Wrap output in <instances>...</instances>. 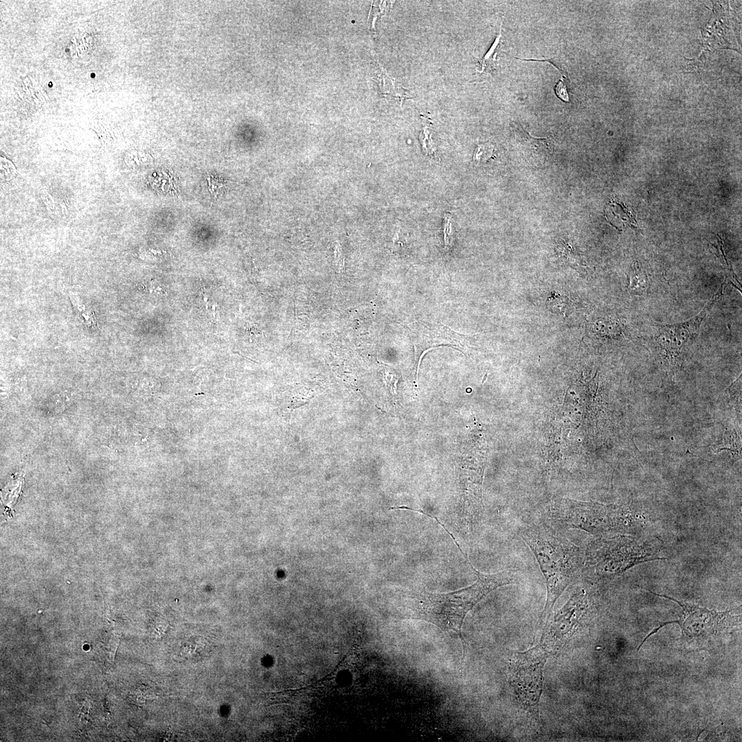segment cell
Returning <instances> with one entry per match:
<instances>
[{"label": "cell", "mask_w": 742, "mask_h": 742, "mask_svg": "<svg viewBox=\"0 0 742 742\" xmlns=\"http://www.w3.org/2000/svg\"><path fill=\"white\" fill-rule=\"evenodd\" d=\"M518 535L535 554L546 580L547 599L541 618L546 625L556 600L581 574L584 552L543 523L524 526Z\"/></svg>", "instance_id": "1"}, {"label": "cell", "mask_w": 742, "mask_h": 742, "mask_svg": "<svg viewBox=\"0 0 742 742\" xmlns=\"http://www.w3.org/2000/svg\"><path fill=\"white\" fill-rule=\"evenodd\" d=\"M460 550H462L460 549ZM468 561L477 581L470 586L448 592H416L409 598V609L412 616L431 622L441 629L461 634L464 620L474 606L485 596L497 588L511 584L515 580V572L504 570L495 574H484L476 570Z\"/></svg>", "instance_id": "2"}, {"label": "cell", "mask_w": 742, "mask_h": 742, "mask_svg": "<svg viewBox=\"0 0 742 742\" xmlns=\"http://www.w3.org/2000/svg\"><path fill=\"white\" fill-rule=\"evenodd\" d=\"M662 550V542L657 538L620 534L598 538L586 548L581 574L598 578L618 576L641 563L666 559L661 556Z\"/></svg>", "instance_id": "3"}, {"label": "cell", "mask_w": 742, "mask_h": 742, "mask_svg": "<svg viewBox=\"0 0 742 742\" xmlns=\"http://www.w3.org/2000/svg\"><path fill=\"white\" fill-rule=\"evenodd\" d=\"M551 521L562 526L593 535L625 534L633 531L640 519L627 507L573 500L561 501L548 510Z\"/></svg>", "instance_id": "4"}, {"label": "cell", "mask_w": 742, "mask_h": 742, "mask_svg": "<svg viewBox=\"0 0 742 742\" xmlns=\"http://www.w3.org/2000/svg\"><path fill=\"white\" fill-rule=\"evenodd\" d=\"M551 655L552 651L541 641L526 651L515 653L509 663V682L517 699L537 718L543 690V667Z\"/></svg>", "instance_id": "5"}, {"label": "cell", "mask_w": 742, "mask_h": 742, "mask_svg": "<svg viewBox=\"0 0 742 742\" xmlns=\"http://www.w3.org/2000/svg\"><path fill=\"white\" fill-rule=\"evenodd\" d=\"M724 284L725 282L699 314L688 321L675 324H655L653 341L669 364L681 363L687 349L695 340L704 319L722 295Z\"/></svg>", "instance_id": "6"}, {"label": "cell", "mask_w": 742, "mask_h": 742, "mask_svg": "<svg viewBox=\"0 0 742 742\" xmlns=\"http://www.w3.org/2000/svg\"><path fill=\"white\" fill-rule=\"evenodd\" d=\"M649 592L656 596L673 600L682 608V615L678 620L661 625L658 628L650 633V635L657 631L664 625L672 622L678 623L682 628V636H687L689 638L710 635L721 630L726 623L734 617L730 614V611L717 612L678 600L669 596L658 594L651 591Z\"/></svg>", "instance_id": "7"}, {"label": "cell", "mask_w": 742, "mask_h": 742, "mask_svg": "<svg viewBox=\"0 0 742 742\" xmlns=\"http://www.w3.org/2000/svg\"><path fill=\"white\" fill-rule=\"evenodd\" d=\"M588 609V601L584 589L578 590L554 615L550 623L545 625L541 641L552 651L557 643H562L578 625Z\"/></svg>", "instance_id": "8"}, {"label": "cell", "mask_w": 742, "mask_h": 742, "mask_svg": "<svg viewBox=\"0 0 742 742\" xmlns=\"http://www.w3.org/2000/svg\"><path fill=\"white\" fill-rule=\"evenodd\" d=\"M69 298L80 322L87 328L97 327L96 317L90 306L83 302L79 296L74 293L69 294Z\"/></svg>", "instance_id": "9"}, {"label": "cell", "mask_w": 742, "mask_h": 742, "mask_svg": "<svg viewBox=\"0 0 742 742\" xmlns=\"http://www.w3.org/2000/svg\"><path fill=\"white\" fill-rule=\"evenodd\" d=\"M502 24L498 35L495 38L490 49L479 61L481 66L479 74L491 73L496 67L497 56L502 43Z\"/></svg>", "instance_id": "10"}, {"label": "cell", "mask_w": 742, "mask_h": 742, "mask_svg": "<svg viewBox=\"0 0 742 742\" xmlns=\"http://www.w3.org/2000/svg\"><path fill=\"white\" fill-rule=\"evenodd\" d=\"M381 80L383 82L381 85L382 90L385 95L397 98L401 103L404 100L412 98L408 90L398 85L383 70L381 74Z\"/></svg>", "instance_id": "11"}, {"label": "cell", "mask_w": 742, "mask_h": 742, "mask_svg": "<svg viewBox=\"0 0 742 742\" xmlns=\"http://www.w3.org/2000/svg\"><path fill=\"white\" fill-rule=\"evenodd\" d=\"M495 148L491 143L480 144L475 150L473 160L476 163L486 161L495 156Z\"/></svg>", "instance_id": "12"}, {"label": "cell", "mask_w": 742, "mask_h": 742, "mask_svg": "<svg viewBox=\"0 0 742 742\" xmlns=\"http://www.w3.org/2000/svg\"><path fill=\"white\" fill-rule=\"evenodd\" d=\"M16 172L14 166L11 161L5 159L1 158V177L3 179H9L14 177Z\"/></svg>", "instance_id": "13"}, {"label": "cell", "mask_w": 742, "mask_h": 742, "mask_svg": "<svg viewBox=\"0 0 742 742\" xmlns=\"http://www.w3.org/2000/svg\"><path fill=\"white\" fill-rule=\"evenodd\" d=\"M335 265L339 271L344 268V259L341 251V247L339 244L335 246Z\"/></svg>", "instance_id": "14"}, {"label": "cell", "mask_w": 742, "mask_h": 742, "mask_svg": "<svg viewBox=\"0 0 742 742\" xmlns=\"http://www.w3.org/2000/svg\"><path fill=\"white\" fill-rule=\"evenodd\" d=\"M555 92L557 96L565 102H569V96L566 86L562 80H560L555 87Z\"/></svg>", "instance_id": "15"}, {"label": "cell", "mask_w": 742, "mask_h": 742, "mask_svg": "<svg viewBox=\"0 0 742 742\" xmlns=\"http://www.w3.org/2000/svg\"><path fill=\"white\" fill-rule=\"evenodd\" d=\"M486 376H487V373H486V374H485V376H484V379H483V381H482V383H484V381H485V379H486Z\"/></svg>", "instance_id": "16"}]
</instances>
